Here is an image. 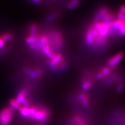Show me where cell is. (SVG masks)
Masks as SVG:
<instances>
[{
	"label": "cell",
	"mask_w": 125,
	"mask_h": 125,
	"mask_svg": "<svg viewBox=\"0 0 125 125\" xmlns=\"http://www.w3.org/2000/svg\"><path fill=\"white\" fill-rule=\"evenodd\" d=\"M79 101L85 107H89L90 106V99L87 94L84 92H82L78 95Z\"/></svg>",
	"instance_id": "obj_7"
},
{
	"label": "cell",
	"mask_w": 125,
	"mask_h": 125,
	"mask_svg": "<svg viewBox=\"0 0 125 125\" xmlns=\"http://www.w3.org/2000/svg\"><path fill=\"white\" fill-rule=\"evenodd\" d=\"M112 69L108 67H104L101 70V71L100 72L101 73V74L103 75V77H105L106 76H107L110 73Z\"/></svg>",
	"instance_id": "obj_10"
},
{
	"label": "cell",
	"mask_w": 125,
	"mask_h": 125,
	"mask_svg": "<svg viewBox=\"0 0 125 125\" xmlns=\"http://www.w3.org/2000/svg\"><path fill=\"white\" fill-rule=\"evenodd\" d=\"M93 85V83L92 81L90 80L89 79H84L83 82L82 87L83 88V89L87 90L90 89Z\"/></svg>",
	"instance_id": "obj_8"
},
{
	"label": "cell",
	"mask_w": 125,
	"mask_h": 125,
	"mask_svg": "<svg viewBox=\"0 0 125 125\" xmlns=\"http://www.w3.org/2000/svg\"><path fill=\"white\" fill-rule=\"evenodd\" d=\"M32 0L35 2H38L39 1H40V0Z\"/></svg>",
	"instance_id": "obj_15"
},
{
	"label": "cell",
	"mask_w": 125,
	"mask_h": 125,
	"mask_svg": "<svg viewBox=\"0 0 125 125\" xmlns=\"http://www.w3.org/2000/svg\"><path fill=\"white\" fill-rule=\"evenodd\" d=\"M123 56L124 54L122 52H120L116 54L111 58H109L107 61L108 66L111 69L115 67L123 59Z\"/></svg>",
	"instance_id": "obj_5"
},
{
	"label": "cell",
	"mask_w": 125,
	"mask_h": 125,
	"mask_svg": "<svg viewBox=\"0 0 125 125\" xmlns=\"http://www.w3.org/2000/svg\"><path fill=\"white\" fill-rule=\"evenodd\" d=\"M123 21L125 23V16H124V19H123Z\"/></svg>",
	"instance_id": "obj_17"
},
{
	"label": "cell",
	"mask_w": 125,
	"mask_h": 125,
	"mask_svg": "<svg viewBox=\"0 0 125 125\" xmlns=\"http://www.w3.org/2000/svg\"><path fill=\"white\" fill-rule=\"evenodd\" d=\"M122 125H125V118L124 119V120H123V121Z\"/></svg>",
	"instance_id": "obj_16"
},
{
	"label": "cell",
	"mask_w": 125,
	"mask_h": 125,
	"mask_svg": "<svg viewBox=\"0 0 125 125\" xmlns=\"http://www.w3.org/2000/svg\"><path fill=\"white\" fill-rule=\"evenodd\" d=\"M119 12L125 15V5H122L121 6L119 9Z\"/></svg>",
	"instance_id": "obj_14"
},
{
	"label": "cell",
	"mask_w": 125,
	"mask_h": 125,
	"mask_svg": "<svg viewBox=\"0 0 125 125\" xmlns=\"http://www.w3.org/2000/svg\"><path fill=\"white\" fill-rule=\"evenodd\" d=\"M50 115L49 110L48 108L42 106H36V111L31 119L41 122H45L49 117Z\"/></svg>",
	"instance_id": "obj_2"
},
{
	"label": "cell",
	"mask_w": 125,
	"mask_h": 125,
	"mask_svg": "<svg viewBox=\"0 0 125 125\" xmlns=\"http://www.w3.org/2000/svg\"><path fill=\"white\" fill-rule=\"evenodd\" d=\"M28 90L26 89L21 90L18 93L16 100L19 104L23 106H29V101L28 99Z\"/></svg>",
	"instance_id": "obj_4"
},
{
	"label": "cell",
	"mask_w": 125,
	"mask_h": 125,
	"mask_svg": "<svg viewBox=\"0 0 125 125\" xmlns=\"http://www.w3.org/2000/svg\"><path fill=\"white\" fill-rule=\"evenodd\" d=\"M79 0H72L68 5V8L69 9L75 8L79 4Z\"/></svg>",
	"instance_id": "obj_11"
},
{
	"label": "cell",
	"mask_w": 125,
	"mask_h": 125,
	"mask_svg": "<svg viewBox=\"0 0 125 125\" xmlns=\"http://www.w3.org/2000/svg\"><path fill=\"white\" fill-rule=\"evenodd\" d=\"M14 109L11 107L3 108L0 111V124L8 125L12 120Z\"/></svg>",
	"instance_id": "obj_1"
},
{
	"label": "cell",
	"mask_w": 125,
	"mask_h": 125,
	"mask_svg": "<svg viewBox=\"0 0 125 125\" xmlns=\"http://www.w3.org/2000/svg\"><path fill=\"white\" fill-rule=\"evenodd\" d=\"M124 87H125V84L123 81L120 80L116 88V90L117 92L118 93L121 92L124 89Z\"/></svg>",
	"instance_id": "obj_12"
},
{
	"label": "cell",
	"mask_w": 125,
	"mask_h": 125,
	"mask_svg": "<svg viewBox=\"0 0 125 125\" xmlns=\"http://www.w3.org/2000/svg\"><path fill=\"white\" fill-rule=\"evenodd\" d=\"M112 29L119 32L122 36H125V23L123 21H113L111 23Z\"/></svg>",
	"instance_id": "obj_6"
},
{
	"label": "cell",
	"mask_w": 125,
	"mask_h": 125,
	"mask_svg": "<svg viewBox=\"0 0 125 125\" xmlns=\"http://www.w3.org/2000/svg\"><path fill=\"white\" fill-rule=\"evenodd\" d=\"M124 16H125V15L119 12L117 14V20L120 21H123Z\"/></svg>",
	"instance_id": "obj_13"
},
{
	"label": "cell",
	"mask_w": 125,
	"mask_h": 125,
	"mask_svg": "<svg viewBox=\"0 0 125 125\" xmlns=\"http://www.w3.org/2000/svg\"><path fill=\"white\" fill-rule=\"evenodd\" d=\"M50 67L53 69L64 67L65 62L62 61V56L61 54H57L53 58L49 61Z\"/></svg>",
	"instance_id": "obj_3"
},
{
	"label": "cell",
	"mask_w": 125,
	"mask_h": 125,
	"mask_svg": "<svg viewBox=\"0 0 125 125\" xmlns=\"http://www.w3.org/2000/svg\"><path fill=\"white\" fill-rule=\"evenodd\" d=\"M10 107L14 109H19L21 105L18 103L16 99L12 98L10 99L9 101Z\"/></svg>",
	"instance_id": "obj_9"
}]
</instances>
